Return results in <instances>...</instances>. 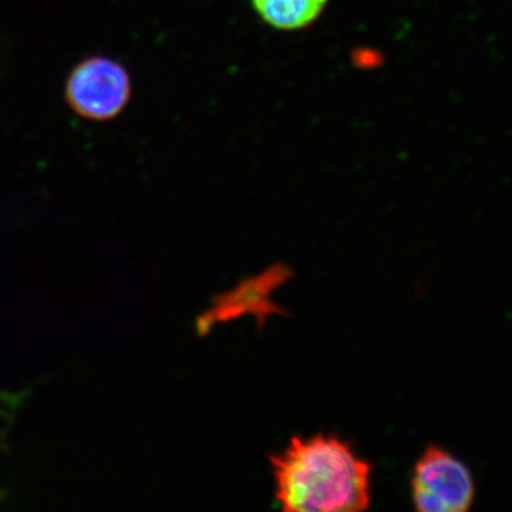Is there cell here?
I'll use <instances>...</instances> for the list:
<instances>
[{"instance_id":"obj_5","label":"cell","mask_w":512,"mask_h":512,"mask_svg":"<svg viewBox=\"0 0 512 512\" xmlns=\"http://www.w3.org/2000/svg\"><path fill=\"white\" fill-rule=\"evenodd\" d=\"M265 23L279 30H299L322 15L328 0H252Z\"/></svg>"},{"instance_id":"obj_2","label":"cell","mask_w":512,"mask_h":512,"mask_svg":"<svg viewBox=\"0 0 512 512\" xmlns=\"http://www.w3.org/2000/svg\"><path fill=\"white\" fill-rule=\"evenodd\" d=\"M64 100L80 119L107 123L124 113L133 97L127 67L109 56H89L70 70Z\"/></svg>"},{"instance_id":"obj_4","label":"cell","mask_w":512,"mask_h":512,"mask_svg":"<svg viewBox=\"0 0 512 512\" xmlns=\"http://www.w3.org/2000/svg\"><path fill=\"white\" fill-rule=\"evenodd\" d=\"M284 279L285 268H281V271H276L275 268L258 278L249 279L234 291L218 296L211 308L197 320L198 332L204 335L217 323L227 322L245 313H262L264 316L266 312H272V303L268 301L269 293Z\"/></svg>"},{"instance_id":"obj_1","label":"cell","mask_w":512,"mask_h":512,"mask_svg":"<svg viewBox=\"0 0 512 512\" xmlns=\"http://www.w3.org/2000/svg\"><path fill=\"white\" fill-rule=\"evenodd\" d=\"M275 498L288 512H357L370 505L372 467L335 436L293 437L271 457Z\"/></svg>"},{"instance_id":"obj_3","label":"cell","mask_w":512,"mask_h":512,"mask_svg":"<svg viewBox=\"0 0 512 512\" xmlns=\"http://www.w3.org/2000/svg\"><path fill=\"white\" fill-rule=\"evenodd\" d=\"M473 476L456 457L437 446L427 447L414 467L413 503L421 512H464L474 503Z\"/></svg>"}]
</instances>
